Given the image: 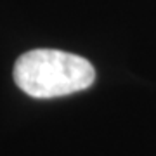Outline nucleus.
<instances>
[{
  "label": "nucleus",
  "mask_w": 156,
  "mask_h": 156,
  "mask_svg": "<svg viewBox=\"0 0 156 156\" xmlns=\"http://www.w3.org/2000/svg\"><path fill=\"white\" fill-rule=\"evenodd\" d=\"M14 82L31 97L52 99L89 89L95 82V69L85 57L71 52L35 49L16 61Z\"/></svg>",
  "instance_id": "1"
}]
</instances>
